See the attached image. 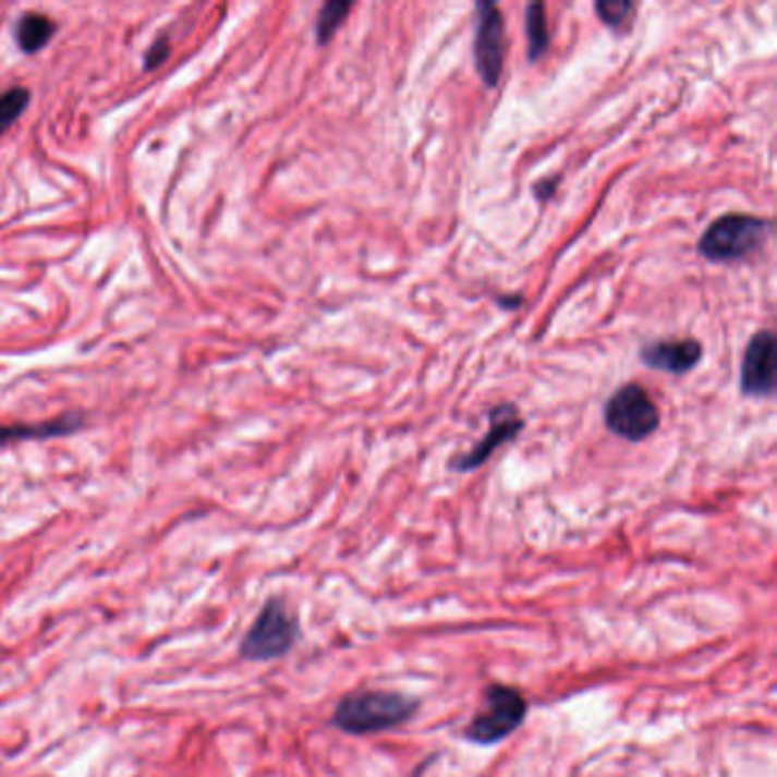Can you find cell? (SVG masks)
Segmentation results:
<instances>
[{
    "instance_id": "5",
    "label": "cell",
    "mask_w": 777,
    "mask_h": 777,
    "mask_svg": "<svg viewBox=\"0 0 777 777\" xmlns=\"http://www.w3.org/2000/svg\"><path fill=\"white\" fill-rule=\"evenodd\" d=\"M605 422L616 436L630 442H641L659 429L661 415L655 401L641 386L627 384L609 397Z\"/></svg>"
},
{
    "instance_id": "8",
    "label": "cell",
    "mask_w": 777,
    "mask_h": 777,
    "mask_svg": "<svg viewBox=\"0 0 777 777\" xmlns=\"http://www.w3.org/2000/svg\"><path fill=\"white\" fill-rule=\"evenodd\" d=\"M775 388V336L760 331L745 347L741 365V392L748 397H768Z\"/></svg>"
},
{
    "instance_id": "12",
    "label": "cell",
    "mask_w": 777,
    "mask_h": 777,
    "mask_svg": "<svg viewBox=\"0 0 777 777\" xmlns=\"http://www.w3.org/2000/svg\"><path fill=\"white\" fill-rule=\"evenodd\" d=\"M526 41H530V62H536L545 56L549 46V28L543 3L526 5Z\"/></svg>"
},
{
    "instance_id": "4",
    "label": "cell",
    "mask_w": 777,
    "mask_h": 777,
    "mask_svg": "<svg viewBox=\"0 0 777 777\" xmlns=\"http://www.w3.org/2000/svg\"><path fill=\"white\" fill-rule=\"evenodd\" d=\"M526 716L524 695L505 684H493L484 693L482 709L470 720L465 739L476 745H493L511 737Z\"/></svg>"
},
{
    "instance_id": "10",
    "label": "cell",
    "mask_w": 777,
    "mask_h": 777,
    "mask_svg": "<svg viewBox=\"0 0 777 777\" xmlns=\"http://www.w3.org/2000/svg\"><path fill=\"white\" fill-rule=\"evenodd\" d=\"M75 426H81V417L69 415V417H58L44 424H5L0 426V447L19 442V440H35V438H56L71 434Z\"/></svg>"
},
{
    "instance_id": "7",
    "label": "cell",
    "mask_w": 777,
    "mask_h": 777,
    "mask_svg": "<svg viewBox=\"0 0 777 777\" xmlns=\"http://www.w3.org/2000/svg\"><path fill=\"white\" fill-rule=\"evenodd\" d=\"M488 417H490V429L484 436V440L474 449H470L468 454H461L457 461H451V468L459 472H470V470L482 468L493 457V451L497 447L511 442L524 429V420L520 417V413L513 404L495 406L488 413Z\"/></svg>"
},
{
    "instance_id": "13",
    "label": "cell",
    "mask_w": 777,
    "mask_h": 777,
    "mask_svg": "<svg viewBox=\"0 0 777 777\" xmlns=\"http://www.w3.org/2000/svg\"><path fill=\"white\" fill-rule=\"evenodd\" d=\"M351 12V3H326L317 14V44H329Z\"/></svg>"
},
{
    "instance_id": "6",
    "label": "cell",
    "mask_w": 777,
    "mask_h": 777,
    "mask_svg": "<svg viewBox=\"0 0 777 777\" xmlns=\"http://www.w3.org/2000/svg\"><path fill=\"white\" fill-rule=\"evenodd\" d=\"M476 12H479V23H476L474 37V64L482 81L488 87H495L501 78V69H505V16L493 3H479Z\"/></svg>"
},
{
    "instance_id": "2",
    "label": "cell",
    "mask_w": 777,
    "mask_h": 777,
    "mask_svg": "<svg viewBox=\"0 0 777 777\" xmlns=\"http://www.w3.org/2000/svg\"><path fill=\"white\" fill-rule=\"evenodd\" d=\"M299 639V618L290 611L286 599L271 597L265 602L258 618L248 627L240 643V655L246 661L263 664L286 657Z\"/></svg>"
},
{
    "instance_id": "17",
    "label": "cell",
    "mask_w": 777,
    "mask_h": 777,
    "mask_svg": "<svg viewBox=\"0 0 777 777\" xmlns=\"http://www.w3.org/2000/svg\"><path fill=\"white\" fill-rule=\"evenodd\" d=\"M547 183H549V181H547ZM555 190H557V183H549V185L541 183V185L536 187V194H538V198H549L551 192H555Z\"/></svg>"
},
{
    "instance_id": "1",
    "label": "cell",
    "mask_w": 777,
    "mask_h": 777,
    "mask_svg": "<svg viewBox=\"0 0 777 777\" xmlns=\"http://www.w3.org/2000/svg\"><path fill=\"white\" fill-rule=\"evenodd\" d=\"M420 709L413 695L401 691H354L333 709L331 725L351 737H367L409 723Z\"/></svg>"
},
{
    "instance_id": "16",
    "label": "cell",
    "mask_w": 777,
    "mask_h": 777,
    "mask_svg": "<svg viewBox=\"0 0 777 777\" xmlns=\"http://www.w3.org/2000/svg\"><path fill=\"white\" fill-rule=\"evenodd\" d=\"M169 50H171V46H169V39L167 37H160L154 46H150L148 50H146V58H144V69H158L167 58H169Z\"/></svg>"
},
{
    "instance_id": "11",
    "label": "cell",
    "mask_w": 777,
    "mask_h": 777,
    "mask_svg": "<svg viewBox=\"0 0 777 777\" xmlns=\"http://www.w3.org/2000/svg\"><path fill=\"white\" fill-rule=\"evenodd\" d=\"M53 33H56V23L37 12L23 14L16 21V28H14L16 44L23 48V53H37V50H41L50 41Z\"/></svg>"
},
{
    "instance_id": "14",
    "label": "cell",
    "mask_w": 777,
    "mask_h": 777,
    "mask_svg": "<svg viewBox=\"0 0 777 777\" xmlns=\"http://www.w3.org/2000/svg\"><path fill=\"white\" fill-rule=\"evenodd\" d=\"M31 104V92L25 87H12L5 94H0V135L25 112Z\"/></svg>"
},
{
    "instance_id": "3",
    "label": "cell",
    "mask_w": 777,
    "mask_h": 777,
    "mask_svg": "<svg viewBox=\"0 0 777 777\" xmlns=\"http://www.w3.org/2000/svg\"><path fill=\"white\" fill-rule=\"evenodd\" d=\"M770 223L752 215H723L702 233L697 251L712 263H734L760 251L768 238Z\"/></svg>"
},
{
    "instance_id": "15",
    "label": "cell",
    "mask_w": 777,
    "mask_h": 777,
    "mask_svg": "<svg viewBox=\"0 0 777 777\" xmlns=\"http://www.w3.org/2000/svg\"><path fill=\"white\" fill-rule=\"evenodd\" d=\"M634 10L636 5L627 3V0H602V3L595 5L597 16L602 19V23L609 25V28H622V25L634 14Z\"/></svg>"
},
{
    "instance_id": "9",
    "label": "cell",
    "mask_w": 777,
    "mask_h": 777,
    "mask_svg": "<svg viewBox=\"0 0 777 777\" xmlns=\"http://www.w3.org/2000/svg\"><path fill=\"white\" fill-rule=\"evenodd\" d=\"M702 359V344L693 338L682 340H659L641 349V361L649 369H661L668 374H687Z\"/></svg>"
}]
</instances>
